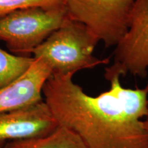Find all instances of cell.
<instances>
[{"instance_id": "1", "label": "cell", "mask_w": 148, "mask_h": 148, "mask_svg": "<svg viewBox=\"0 0 148 148\" xmlns=\"http://www.w3.org/2000/svg\"><path fill=\"white\" fill-rule=\"evenodd\" d=\"M74 75L51 74L44 85V101L58 125L75 133L86 148H148V88L121 86L120 75L105 69L109 90L86 94Z\"/></svg>"}, {"instance_id": "3", "label": "cell", "mask_w": 148, "mask_h": 148, "mask_svg": "<svg viewBox=\"0 0 148 148\" xmlns=\"http://www.w3.org/2000/svg\"><path fill=\"white\" fill-rule=\"evenodd\" d=\"M69 19L64 5L19 9L0 17V40L12 54L29 57Z\"/></svg>"}, {"instance_id": "7", "label": "cell", "mask_w": 148, "mask_h": 148, "mask_svg": "<svg viewBox=\"0 0 148 148\" xmlns=\"http://www.w3.org/2000/svg\"><path fill=\"white\" fill-rule=\"evenodd\" d=\"M51 74L52 71L45 61L34 58L21 75L0 88V112L25 108L42 101V89Z\"/></svg>"}, {"instance_id": "5", "label": "cell", "mask_w": 148, "mask_h": 148, "mask_svg": "<svg viewBox=\"0 0 148 148\" xmlns=\"http://www.w3.org/2000/svg\"><path fill=\"white\" fill-rule=\"evenodd\" d=\"M120 75L145 77L148 73V0H134L128 27L115 46L114 62L108 66Z\"/></svg>"}, {"instance_id": "6", "label": "cell", "mask_w": 148, "mask_h": 148, "mask_svg": "<svg viewBox=\"0 0 148 148\" xmlns=\"http://www.w3.org/2000/svg\"><path fill=\"white\" fill-rule=\"evenodd\" d=\"M58 126L44 100L25 108L0 112V144L46 136Z\"/></svg>"}, {"instance_id": "11", "label": "cell", "mask_w": 148, "mask_h": 148, "mask_svg": "<svg viewBox=\"0 0 148 148\" xmlns=\"http://www.w3.org/2000/svg\"><path fill=\"white\" fill-rule=\"evenodd\" d=\"M147 86L148 88V82H147ZM143 121L144 127H145V128L148 131V103H147V115L145 116V120H143Z\"/></svg>"}, {"instance_id": "12", "label": "cell", "mask_w": 148, "mask_h": 148, "mask_svg": "<svg viewBox=\"0 0 148 148\" xmlns=\"http://www.w3.org/2000/svg\"><path fill=\"white\" fill-rule=\"evenodd\" d=\"M3 145H1V144H0V148H2Z\"/></svg>"}, {"instance_id": "8", "label": "cell", "mask_w": 148, "mask_h": 148, "mask_svg": "<svg viewBox=\"0 0 148 148\" xmlns=\"http://www.w3.org/2000/svg\"><path fill=\"white\" fill-rule=\"evenodd\" d=\"M2 148H86L82 140L73 131L59 126L49 134L40 137L13 140Z\"/></svg>"}, {"instance_id": "2", "label": "cell", "mask_w": 148, "mask_h": 148, "mask_svg": "<svg viewBox=\"0 0 148 148\" xmlns=\"http://www.w3.org/2000/svg\"><path fill=\"white\" fill-rule=\"evenodd\" d=\"M99 40L83 24L69 19L32 51L50 66L52 74L74 75L76 72L103 64L108 58L94 56Z\"/></svg>"}, {"instance_id": "4", "label": "cell", "mask_w": 148, "mask_h": 148, "mask_svg": "<svg viewBox=\"0 0 148 148\" xmlns=\"http://www.w3.org/2000/svg\"><path fill=\"white\" fill-rule=\"evenodd\" d=\"M134 0H64L68 16L85 25L106 47L116 46L126 32Z\"/></svg>"}, {"instance_id": "9", "label": "cell", "mask_w": 148, "mask_h": 148, "mask_svg": "<svg viewBox=\"0 0 148 148\" xmlns=\"http://www.w3.org/2000/svg\"><path fill=\"white\" fill-rule=\"evenodd\" d=\"M34 58L19 56L0 48V88L4 87L28 69Z\"/></svg>"}, {"instance_id": "10", "label": "cell", "mask_w": 148, "mask_h": 148, "mask_svg": "<svg viewBox=\"0 0 148 148\" xmlns=\"http://www.w3.org/2000/svg\"><path fill=\"white\" fill-rule=\"evenodd\" d=\"M62 5H64V0H0V17L19 9L51 8Z\"/></svg>"}]
</instances>
